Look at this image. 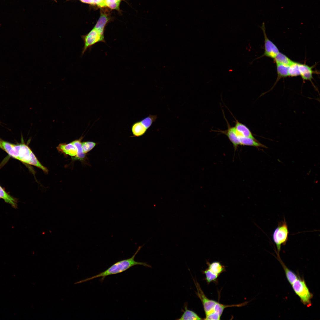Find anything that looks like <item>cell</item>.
Returning a JSON list of instances; mask_svg holds the SVG:
<instances>
[{
    "mask_svg": "<svg viewBox=\"0 0 320 320\" xmlns=\"http://www.w3.org/2000/svg\"><path fill=\"white\" fill-rule=\"evenodd\" d=\"M143 246V245L139 246L135 252L131 257L117 261L104 271L91 277L80 281L76 283L85 282L100 277L101 278L100 280L102 282L106 276L121 273L131 267L137 265H141L145 267H151L150 265L146 263L137 262L135 260L136 255Z\"/></svg>",
    "mask_w": 320,
    "mask_h": 320,
    "instance_id": "6da1fadb",
    "label": "cell"
},
{
    "mask_svg": "<svg viewBox=\"0 0 320 320\" xmlns=\"http://www.w3.org/2000/svg\"><path fill=\"white\" fill-rule=\"evenodd\" d=\"M3 150L12 157L25 164H28L33 153L30 148L25 144H14L2 141Z\"/></svg>",
    "mask_w": 320,
    "mask_h": 320,
    "instance_id": "7a4b0ae2",
    "label": "cell"
},
{
    "mask_svg": "<svg viewBox=\"0 0 320 320\" xmlns=\"http://www.w3.org/2000/svg\"><path fill=\"white\" fill-rule=\"evenodd\" d=\"M289 231L285 218L278 223L274 231L272 238L277 250V255L279 253L282 246L285 245L288 239Z\"/></svg>",
    "mask_w": 320,
    "mask_h": 320,
    "instance_id": "3957f363",
    "label": "cell"
},
{
    "mask_svg": "<svg viewBox=\"0 0 320 320\" xmlns=\"http://www.w3.org/2000/svg\"><path fill=\"white\" fill-rule=\"evenodd\" d=\"M293 289L300 299L301 302L308 307L311 305L313 294L310 292L303 279L298 277L292 284Z\"/></svg>",
    "mask_w": 320,
    "mask_h": 320,
    "instance_id": "277c9868",
    "label": "cell"
},
{
    "mask_svg": "<svg viewBox=\"0 0 320 320\" xmlns=\"http://www.w3.org/2000/svg\"><path fill=\"white\" fill-rule=\"evenodd\" d=\"M157 118V115L149 114L141 120L134 123L131 127L132 136L131 137H140L144 135Z\"/></svg>",
    "mask_w": 320,
    "mask_h": 320,
    "instance_id": "5b68a950",
    "label": "cell"
},
{
    "mask_svg": "<svg viewBox=\"0 0 320 320\" xmlns=\"http://www.w3.org/2000/svg\"><path fill=\"white\" fill-rule=\"evenodd\" d=\"M81 38L84 43L81 57L88 49H91L92 46L100 42L105 43L104 35H101L94 28L87 34L81 36Z\"/></svg>",
    "mask_w": 320,
    "mask_h": 320,
    "instance_id": "8992f818",
    "label": "cell"
},
{
    "mask_svg": "<svg viewBox=\"0 0 320 320\" xmlns=\"http://www.w3.org/2000/svg\"><path fill=\"white\" fill-rule=\"evenodd\" d=\"M193 280L197 289V295L201 301L205 316L215 312V308L218 302L207 298L201 289L196 280Z\"/></svg>",
    "mask_w": 320,
    "mask_h": 320,
    "instance_id": "52a82bcc",
    "label": "cell"
},
{
    "mask_svg": "<svg viewBox=\"0 0 320 320\" xmlns=\"http://www.w3.org/2000/svg\"><path fill=\"white\" fill-rule=\"evenodd\" d=\"M260 28L262 30L264 34V52L262 55L257 58L255 59H259L264 56L274 59L279 52V49L276 45L268 37L265 32V24L264 22L263 23L262 25Z\"/></svg>",
    "mask_w": 320,
    "mask_h": 320,
    "instance_id": "ba28073f",
    "label": "cell"
},
{
    "mask_svg": "<svg viewBox=\"0 0 320 320\" xmlns=\"http://www.w3.org/2000/svg\"><path fill=\"white\" fill-rule=\"evenodd\" d=\"M223 114L227 123L228 129L225 130H220L218 132L225 135L228 137L230 141L233 144L235 150H236L238 146L240 145L238 135L234 127H232L231 126L225 117L224 113Z\"/></svg>",
    "mask_w": 320,
    "mask_h": 320,
    "instance_id": "9c48e42d",
    "label": "cell"
},
{
    "mask_svg": "<svg viewBox=\"0 0 320 320\" xmlns=\"http://www.w3.org/2000/svg\"><path fill=\"white\" fill-rule=\"evenodd\" d=\"M298 67L300 75L303 81H310L313 84L312 79L313 75L315 73V71L313 69V66H310L305 64L298 63Z\"/></svg>",
    "mask_w": 320,
    "mask_h": 320,
    "instance_id": "30bf717a",
    "label": "cell"
},
{
    "mask_svg": "<svg viewBox=\"0 0 320 320\" xmlns=\"http://www.w3.org/2000/svg\"><path fill=\"white\" fill-rule=\"evenodd\" d=\"M235 129L239 136L256 139L249 129L245 125L239 122L235 118Z\"/></svg>",
    "mask_w": 320,
    "mask_h": 320,
    "instance_id": "8fae6325",
    "label": "cell"
},
{
    "mask_svg": "<svg viewBox=\"0 0 320 320\" xmlns=\"http://www.w3.org/2000/svg\"><path fill=\"white\" fill-rule=\"evenodd\" d=\"M57 148L59 152L72 156L73 159L77 154L76 148L71 143L68 144L60 143L57 147Z\"/></svg>",
    "mask_w": 320,
    "mask_h": 320,
    "instance_id": "7c38bea8",
    "label": "cell"
},
{
    "mask_svg": "<svg viewBox=\"0 0 320 320\" xmlns=\"http://www.w3.org/2000/svg\"><path fill=\"white\" fill-rule=\"evenodd\" d=\"M240 143V145L249 146L257 147L267 148L265 145L258 142L256 139L238 136Z\"/></svg>",
    "mask_w": 320,
    "mask_h": 320,
    "instance_id": "4fadbf2b",
    "label": "cell"
},
{
    "mask_svg": "<svg viewBox=\"0 0 320 320\" xmlns=\"http://www.w3.org/2000/svg\"><path fill=\"white\" fill-rule=\"evenodd\" d=\"M83 138L81 137L79 139L71 142L76 147L77 151L76 155L73 159L82 161H85L87 158L86 154L84 153L82 146L81 140Z\"/></svg>",
    "mask_w": 320,
    "mask_h": 320,
    "instance_id": "5bb4252c",
    "label": "cell"
},
{
    "mask_svg": "<svg viewBox=\"0 0 320 320\" xmlns=\"http://www.w3.org/2000/svg\"><path fill=\"white\" fill-rule=\"evenodd\" d=\"M277 259L283 268L287 279L291 285L297 279L298 276L295 273L288 268L281 260L279 255H277Z\"/></svg>",
    "mask_w": 320,
    "mask_h": 320,
    "instance_id": "9a60e30c",
    "label": "cell"
},
{
    "mask_svg": "<svg viewBox=\"0 0 320 320\" xmlns=\"http://www.w3.org/2000/svg\"><path fill=\"white\" fill-rule=\"evenodd\" d=\"M276 64V69L277 74V77L276 81L272 88L267 92L271 90L275 87L278 81L281 78H285L289 76V66L281 64Z\"/></svg>",
    "mask_w": 320,
    "mask_h": 320,
    "instance_id": "2e32d148",
    "label": "cell"
},
{
    "mask_svg": "<svg viewBox=\"0 0 320 320\" xmlns=\"http://www.w3.org/2000/svg\"><path fill=\"white\" fill-rule=\"evenodd\" d=\"M0 199H3L6 202L10 204L13 207H17V201L16 199L8 194L0 185Z\"/></svg>",
    "mask_w": 320,
    "mask_h": 320,
    "instance_id": "e0dca14e",
    "label": "cell"
},
{
    "mask_svg": "<svg viewBox=\"0 0 320 320\" xmlns=\"http://www.w3.org/2000/svg\"><path fill=\"white\" fill-rule=\"evenodd\" d=\"M108 20L107 15L102 13L94 28L101 35H104L105 28Z\"/></svg>",
    "mask_w": 320,
    "mask_h": 320,
    "instance_id": "ac0fdd59",
    "label": "cell"
},
{
    "mask_svg": "<svg viewBox=\"0 0 320 320\" xmlns=\"http://www.w3.org/2000/svg\"><path fill=\"white\" fill-rule=\"evenodd\" d=\"M273 59L276 64H282L288 66L294 62L286 55L280 52Z\"/></svg>",
    "mask_w": 320,
    "mask_h": 320,
    "instance_id": "d6986e66",
    "label": "cell"
},
{
    "mask_svg": "<svg viewBox=\"0 0 320 320\" xmlns=\"http://www.w3.org/2000/svg\"><path fill=\"white\" fill-rule=\"evenodd\" d=\"M178 320H201L202 319L196 313L188 310L187 306L185 307L183 313Z\"/></svg>",
    "mask_w": 320,
    "mask_h": 320,
    "instance_id": "ffe728a7",
    "label": "cell"
},
{
    "mask_svg": "<svg viewBox=\"0 0 320 320\" xmlns=\"http://www.w3.org/2000/svg\"><path fill=\"white\" fill-rule=\"evenodd\" d=\"M208 268L212 273L218 276L222 273L224 269L223 266L220 262L217 261L214 262L209 264Z\"/></svg>",
    "mask_w": 320,
    "mask_h": 320,
    "instance_id": "44dd1931",
    "label": "cell"
},
{
    "mask_svg": "<svg viewBox=\"0 0 320 320\" xmlns=\"http://www.w3.org/2000/svg\"><path fill=\"white\" fill-rule=\"evenodd\" d=\"M298 63L294 62L289 66V76L296 77L300 75Z\"/></svg>",
    "mask_w": 320,
    "mask_h": 320,
    "instance_id": "7402d4cb",
    "label": "cell"
},
{
    "mask_svg": "<svg viewBox=\"0 0 320 320\" xmlns=\"http://www.w3.org/2000/svg\"><path fill=\"white\" fill-rule=\"evenodd\" d=\"M99 143H98L91 141H84L81 142L84 153L85 154L87 153L93 149Z\"/></svg>",
    "mask_w": 320,
    "mask_h": 320,
    "instance_id": "603a6c76",
    "label": "cell"
},
{
    "mask_svg": "<svg viewBox=\"0 0 320 320\" xmlns=\"http://www.w3.org/2000/svg\"><path fill=\"white\" fill-rule=\"evenodd\" d=\"M121 0H105L104 7H108L113 9H118Z\"/></svg>",
    "mask_w": 320,
    "mask_h": 320,
    "instance_id": "cb8c5ba5",
    "label": "cell"
},
{
    "mask_svg": "<svg viewBox=\"0 0 320 320\" xmlns=\"http://www.w3.org/2000/svg\"><path fill=\"white\" fill-rule=\"evenodd\" d=\"M204 273L206 276V280L208 283L215 281L218 276V275L212 273L208 268L204 271Z\"/></svg>",
    "mask_w": 320,
    "mask_h": 320,
    "instance_id": "d4e9b609",
    "label": "cell"
},
{
    "mask_svg": "<svg viewBox=\"0 0 320 320\" xmlns=\"http://www.w3.org/2000/svg\"><path fill=\"white\" fill-rule=\"evenodd\" d=\"M94 4L97 5L101 7H104V2L105 0H93Z\"/></svg>",
    "mask_w": 320,
    "mask_h": 320,
    "instance_id": "484cf974",
    "label": "cell"
},
{
    "mask_svg": "<svg viewBox=\"0 0 320 320\" xmlns=\"http://www.w3.org/2000/svg\"><path fill=\"white\" fill-rule=\"evenodd\" d=\"M80 1L83 3L90 4H94L93 0H80Z\"/></svg>",
    "mask_w": 320,
    "mask_h": 320,
    "instance_id": "4316f807",
    "label": "cell"
},
{
    "mask_svg": "<svg viewBox=\"0 0 320 320\" xmlns=\"http://www.w3.org/2000/svg\"><path fill=\"white\" fill-rule=\"evenodd\" d=\"M1 141L0 140V148L3 149V147L2 145Z\"/></svg>",
    "mask_w": 320,
    "mask_h": 320,
    "instance_id": "83f0119b",
    "label": "cell"
}]
</instances>
